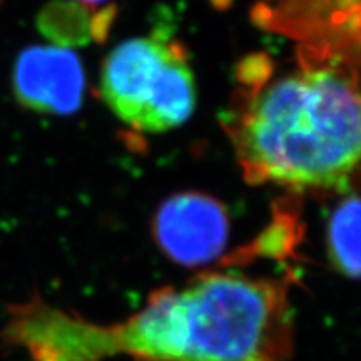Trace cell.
<instances>
[{"label": "cell", "mask_w": 361, "mask_h": 361, "mask_svg": "<svg viewBox=\"0 0 361 361\" xmlns=\"http://www.w3.org/2000/svg\"><path fill=\"white\" fill-rule=\"evenodd\" d=\"M250 96L229 130L245 178L291 189L341 186L361 162V89L346 67L308 62L268 79L251 59Z\"/></svg>", "instance_id": "cell-1"}, {"label": "cell", "mask_w": 361, "mask_h": 361, "mask_svg": "<svg viewBox=\"0 0 361 361\" xmlns=\"http://www.w3.org/2000/svg\"><path fill=\"white\" fill-rule=\"evenodd\" d=\"M293 278L207 271L180 288L189 318L188 361H286L295 348Z\"/></svg>", "instance_id": "cell-2"}, {"label": "cell", "mask_w": 361, "mask_h": 361, "mask_svg": "<svg viewBox=\"0 0 361 361\" xmlns=\"http://www.w3.org/2000/svg\"><path fill=\"white\" fill-rule=\"evenodd\" d=\"M101 94L124 124L141 133L178 128L196 107V82L186 52L161 35L117 45L104 62Z\"/></svg>", "instance_id": "cell-3"}, {"label": "cell", "mask_w": 361, "mask_h": 361, "mask_svg": "<svg viewBox=\"0 0 361 361\" xmlns=\"http://www.w3.org/2000/svg\"><path fill=\"white\" fill-rule=\"evenodd\" d=\"M152 236L173 263L200 268L224 252L229 236L228 211L207 194H174L156 211Z\"/></svg>", "instance_id": "cell-4"}, {"label": "cell", "mask_w": 361, "mask_h": 361, "mask_svg": "<svg viewBox=\"0 0 361 361\" xmlns=\"http://www.w3.org/2000/svg\"><path fill=\"white\" fill-rule=\"evenodd\" d=\"M13 90L29 109L44 114H72L82 102V64L67 47L32 45L17 59Z\"/></svg>", "instance_id": "cell-5"}, {"label": "cell", "mask_w": 361, "mask_h": 361, "mask_svg": "<svg viewBox=\"0 0 361 361\" xmlns=\"http://www.w3.org/2000/svg\"><path fill=\"white\" fill-rule=\"evenodd\" d=\"M112 17V12H102L94 17L84 4L62 0L44 8L39 17V27L40 32L59 47H71L104 39Z\"/></svg>", "instance_id": "cell-6"}, {"label": "cell", "mask_w": 361, "mask_h": 361, "mask_svg": "<svg viewBox=\"0 0 361 361\" xmlns=\"http://www.w3.org/2000/svg\"><path fill=\"white\" fill-rule=\"evenodd\" d=\"M328 258L343 276L361 279V197L343 200L326 229Z\"/></svg>", "instance_id": "cell-7"}, {"label": "cell", "mask_w": 361, "mask_h": 361, "mask_svg": "<svg viewBox=\"0 0 361 361\" xmlns=\"http://www.w3.org/2000/svg\"><path fill=\"white\" fill-rule=\"evenodd\" d=\"M301 228L298 224L295 211L281 209V213L274 214V219L263 233L241 250L226 256L224 266L250 264L258 259H273L284 263L288 258H293L296 246L300 243Z\"/></svg>", "instance_id": "cell-8"}, {"label": "cell", "mask_w": 361, "mask_h": 361, "mask_svg": "<svg viewBox=\"0 0 361 361\" xmlns=\"http://www.w3.org/2000/svg\"><path fill=\"white\" fill-rule=\"evenodd\" d=\"M79 2H82L84 6H94V4H101V2H106V0H79Z\"/></svg>", "instance_id": "cell-9"}]
</instances>
